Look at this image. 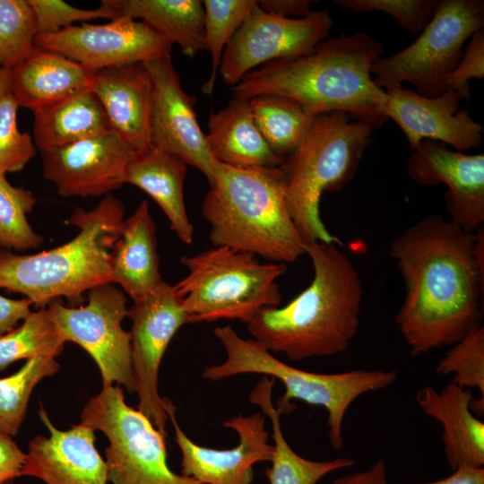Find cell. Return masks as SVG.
Masks as SVG:
<instances>
[{
  "label": "cell",
  "instance_id": "6da1fadb",
  "mask_svg": "<svg viewBox=\"0 0 484 484\" xmlns=\"http://www.w3.org/2000/svg\"><path fill=\"white\" fill-rule=\"evenodd\" d=\"M475 232L432 214L396 237L389 252L405 297L395 323L413 357L452 346L481 325L484 268Z\"/></svg>",
  "mask_w": 484,
  "mask_h": 484
},
{
  "label": "cell",
  "instance_id": "7a4b0ae2",
  "mask_svg": "<svg viewBox=\"0 0 484 484\" xmlns=\"http://www.w3.org/2000/svg\"><path fill=\"white\" fill-rule=\"evenodd\" d=\"M382 43L365 32L327 38L307 55L272 61L246 73L233 96L271 94L290 98L314 116L345 112L374 128L387 120L386 91L376 85L371 68Z\"/></svg>",
  "mask_w": 484,
  "mask_h": 484
},
{
  "label": "cell",
  "instance_id": "3957f363",
  "mask_svg": "<svg viewBox=\"0 0 484 484\" xmlns=\"http://www.w3.org/2000/svg\"><path fill=\"white\" fill-rule=\"evenodd\" d=\"M337 244L307 246L314 276L309 286L284 307L263 308L247 331L269 351L291 361L345 351L355 337L362 304V282L352 261Z\"/></svg>",
  "mask_w": 484,
  "mask_h": 484
},
{
  "label": "cell",
  "instance_id": "277c9868",
  "mask_svg": "<svg viewBox=\"0 0 484 484\" xmlns=\"http://www.w3.org/2000/svg\"><path fill=\"white\" fill-rule=\"evenodd\" d=\"M214 246L292 264L307 254L286 202L281 167L235 168L218 163L215 183L202 203Z\"/></svg>",
  "mask_w": 484,
  "mask_h": 484
},
{
  "label": "cell",
  "instance_id": "5b68a950",
  "mask_svg": "<svg viewBox=\"0 0 484 484\" xmlns=\"http://www.w3.org/2000/svg\"><path fill=\"white\" fill-rule=\"evenodd\" d=\"M125 206L109 194L92 210L74 208L70 241L32 255L0 251V289L20 293L42 307L65 297L77 303L85 291L110 282V252L120 236Z\"/></svg>",
  "mask_w": 484,
  "mask_h": 484
},
{
  "label": "cell",
  "instance_id": "8992f818",
  "mask_svg": "<svg viewBox=\"0 0 484 484\" xmlns=\"http://www.w3.org/2000/svg\"><path fill=\"white\" fill-rule=\"evenodd\" d=\"M374 129L345 112L318 115L281 166L288 210L307 246L315 242L342 246L321 219L320 199L324 192L339 191L352 180Z\"/></svg>",
  "mask_w": 484,
  "mask_h": 484
},
{
  "label": "cell",
  "instance_id": "52a82bcc",
  "mask_svg": "<svg viewBox=\"0 0 484 484\" xmlns=\"http://www.w3.org/2000/svg\"><path fill=\"white\" fill-rule=\"evenodd\" d=\"M213 333L223 345L226 359L220 364L205 367L202 373L204 379L218 381L242 374H263L280 380L285 388L277 402L281 414L292 411L293 400L324 408L330 445L337 451L343 446V420L350 405L367 393L388 387L397 378L395 370L310 372L282 362L254 339L241 338L229 324L215 327Z\"/></svg>",
  "mask_w": 484,
  "mask_h": 484
},
{
  "label": "cell",
  "instance_id": "ba28073f",
  "mask_svg": "<svg viewBox=\"0 0 484 484\" xmlns=\"http://www.w3.org/2000/svg\"><path fill=\"white\" fill-rule=\"evenodd\" d=\"M188 273L175 288L187 323L237 319L247 324L266 307H278L277 280L287 271L278 263L262 264L255 255L214 246L181 258Z\"/></svg>",
  "mask_w": 484,
  "mask_h": 484
},
{
  "label": "cell",
  "instance_id": "9c48e42d",
  "mask_svg": "<svg viewBox=\"0 0 484 484\" xmlns=\"http://www.w3.org/2000/svg\"><path fill=\"white\" fill-rule=\"evenodd\" d=\"M483 25L482 0H438L430 22L412 44L374 62V82L385 91L408 82L422 96L442 94L464 43Z\"/></svg>",
  "mask_w": 484,
  "mask_h": 484
},
{
  "label": "cell",
  "instance_id": "30bf717a",
  "mask_svg": "<svg viewBox=\"0 0 484 484\" xmlns=\"http://www.w3.org/2000/svg\"><path fill=\"white\" fill-rule=\"evenodd\" d=\"M81 422L107 437L105 461L112 484H201L170 470L166 436L125 402L121 386L102 385L84 405Z\"/></svg>",
  "mask_w": 484,
  "mask_h": 484
},
{
  "label": "cell",
  "instance_id": "8fae6325",
  "mask_svg": "<svg viewBox=\"0 0 484 484\" xmlns=\"http://www.w3.org/2000/svg\"><path fill=\"white\" fill-rule=\"evenodd\" d=\"M126 303L125 293L109 282L91 289L84 306L65 307L56 299L47 310L63 341L78 344L95 361L102 385H117L133 393L131 336L122 327Z\"/></svg>",
  "mask_w": 484,
  "mask_h": 484
},
{
  "label": "cell",
  "instance_id": "7c38bea8",
  "mask_svg": "<svg viewBox=\"0 0 484 484\" xmlns=\"http://www.w3.org/2000/svg\"><path fill=\"white\" fill-rule=\"evenodd\" d=\"M332 27L326 10L282 18L265 13L257 2L224 49L219 73L233 87L257 66L309 54L328 38Z\"/></svg>",
  "mask_w": 484,
  "mask_h": 484
},
{
  "label": "cell",
  "instance_id": "4fadbf2b",
  "mask_svg": "<svg viewBox=\"0 0 484 484\" xmlns=\"http://www.w3.org/2000/svg\"><path fill=\"white\" fill-rule=\"evenodd\" d=\"M127 316L132 326L131 364L137 410L167 436L165 399L158 390L160 366L170 341L187 324L175 285L163 281L154 292L134 302Z\"/></svg>",
  "mask_w": 484,
  "mask_h": 484
},
{
  "label": "cell",
  "instance_id": "5bb4252c",
  "mask_svg": "<svg viewBox=\"0 0 484 484\" xmlns=\"http://www.w3.org/2000/svg\"><path fill=\"white\" fill-rule=\"evenodd\" d=\"M34 46L95 72L170 56L173 44L144 22L120 16L107 23L83 22L54 33L38 34Z\"/></svg>",
  "mask_w": 484,
  "mask_h": 484
},
{
  "label": "cell",
  "instance_id": "9a60e30c",
  "mask_svg": "<svg viewBox=\"0 0 484 484\" xmlns=\"http://www.w3.org/2000/svg\"><path fill=\"white\" fill-rule=\"evenodd\" d=\"M152 82L151 145L200 170L210 186L218 161L213 158L194 110V99L182 88L170 56L144 63Z\"/></svg>",
  "mask_w": 484,
  "mask_h": 484
},
{
  "label": "cell",
  "instance_id": "2e32d148",
  "mask_svg": "<svg viewBox=\"0 0 484 484\" xmlns=\"http://www.w3.org/2000/svg\"><path fill=\"white\" fill-rule=\"evenodd\" d=\"M165 411L175 432V441L181 453V474L201 484H252L253 466L259 462H271L273 445L268 442L265 417L260 412L248 416H234L223 426L236 431L237 446L215 449L197 445L179 427L176 407L165 399Z\"/></svg>",
  "mask_w": 484,
  "mask_h": 484
},
{
  "label": "cell",
  "instance_id": "e0dca14e",
  "mask_svg": "<svg viewBox=\"0 0 484 484\" xmlns=\"http://www.w3.org/2000/svg\"><path fill=\"white\" fill-rule=\"evenodd\" d=\"M41 152L43 175L64 197H99L125 184L134 154L113 130Z\"/></svg>",
  "mask_w": 484,
  "mask_h": 484
},
{
  "label": "cell",
  "instance_id": "ac0fdd59",
  "mask_svg": "<svg viewBox=\"0 0 484 484\" xmlns=\"http://www.w3.org/2000/svg\"><path fill=\"white\" fill-rule=\"evenodd\" d=\"M407 171L418 185L447 186L445 197L451 222L469 232L483 225V153L468 155L442 143L423 140L413 150Z\"/></svg>",
  "mask_w": 484,
  "mask_h": 484
},
{
  "label": "cell",
  "instance_id": "d6986e66",
  "mask_svg": "<svg viewBox=\"0 0 484 484\" xmlns=\"http://www.w3.org/2000/svg\"><path fill=\"white\" fill-rule=\"evenodd\" d=\"M462 98L453 89L425 97L402 86L386 91L384 114L404 133L412 150L423 140L448 144L458 151L479 147L484 128L460 108Z\"/></svg>",
  "mask_w": 484,
  "mask_h": 484
},
{
  "label": "cell",
  "instance_id": "ffe728a7",
  "mask_svg": "<svg viewBox=\"0 0 484 484\" xmlns=\"http://www.w3.org/2000/svg\"><path fill=\"white\" fill-rule=\"evenodd\" d=\"M39 417L48 436H36L28 445L22 476L45 484H108V468L95 446V430L80 422L61 430L42 405Z\"/></svg>",
  "mask_w": 484,
  "mask_h": 484
},
{
  "label": "cell",
  "instance_id": "44dd1931",
  "mask_svg": "<svg viewBox=\"0 0 484 484\" xmlns=\"http://www.w3.org/2000/svg\"><path fill=\"white\" fill-rule=\"evenodd\" d=\"M91 91L101 103L111 129L134 151L151 145L152 82L144 63L100 69Z\"/></svg>",
  "mask_w": 484,
  "mask_h": 484
},
{
  "label": "cell",
  "instance_id": "7402d4cb",
  "mask_svg": "<svg viewBox=\"0 0 484 484\" xmlns=\"http://www.w3.org/2000/svg\"><path fill=\"white\" fill-rule=\"evenodd\" d=\"M473 399L471 389L452 381L441 391L428 385L416 394L423 413L442 425L444 452L453 471L484 465V423L471 410Z\"/></svg>",
  "mask_w": 484,
  "mask_h": 484
},
{
  "label": "cell",
  "instance_id": "603a6c76",
  "mask_svg": "<svg viewBox=\"0 0 484 484\" xmlns=\"http://www.w3.org/2000/svg\"><path fill=\"white\" fill-rule=\"evenodd\" d=\"M92 85V72L37 47L10 69V90L18 106L33 112L91 90Z\"/></svg>",
  "mask_w": 484,
  "mask_h": 484
},
{
  "label": "cell",
  "instance_id": "cb8c5ba5",
  "mask_svg": "<svg viewBox=\"0 0 484 484\" xmlns=\"http://www.w3.org/2000/svg\"><path fill=\"white\" fill-rule=\"evenodd\" d=\"M157 252L156 226L149 204L143 200L124 220L110 252V283L118 284L134 300L143 299L163 282Z\"/></svg>",
  "mask_w": 484,
  "mask_h": 484
},
{
  "label": "cell",
  "instance_id": "d4e9b609",
  "mask_svg": "<svg viewBox=\"0 0 484 484\" xmlns=\"http://www.w3.org/2000/svg\"><path fill=\"white\" fill-rule=\"evenodd\" d=\"M206 139L213 158L228 166L280 167L285 160L263 137L246 98L233 96L225 108L211 114Z\"/></svg>",
  "mask_w": 484,
  "mask_h": 484
},
{
  "label": "cell",
  "instance_id": "484cf974",
  "mask_svg": "<svg viewBox=\"0 0 484 484\" xmlns=\"http://www.w3.org/2000/svg\"><path fill=\"white\" fill-rule=\"evenodd\" d=\"M186 164L152 145L137 151L127 164L125 184L147 193L162 209L170 229L185 244L194 240V227L187 216L183 187Z\"/></svg>",
  "mask_w": 484,
  "mask_h": 484
},
{
  "label": "cell",
  "instance_id": "4316f807",
  "mask_svg": "<svg viewBox=\"0 0 484 484\" xmlns=\"http://www.w3.org/2000/svg\"><path fill=\"white\" fill-rule=\"evenodd\" d=\"M33 115L32 138L40 151L112 130L101 103L91 90L37 110Z\"/></svg>",
  "mask_w": 484,
  "mask_h": 484
},
{
  "label": "cell",
  "instance_id": "83f0119b",
  "mask_svg": "<svg viewBox=\"0 0 484 484\" xmlns=\"http://www.w3.org/2000/svg\"><path fill=\"white\" fill-rule=\"evenodd\" d=\"M118 17L142 22L193 58L205 50L204 8L200 0H110Z\"/></svg>",
  "mask_w": 484,
  "mask_h": 484
},
{
  "label": "cell",
  "instance_id": "f1b7e54d",
  "mask_svg": "<svg viewBox=\"0 0 484 484\" xmlns=\"http://www.w3.org/2000/svg\"><path fill=\"white\" fill-rule=\"evenodd\" d=\"M274 383L275 379L264 376L248 396L249 402L258 405L272 423L274 453L271 467L264 471L270 484H316L330 472L353 466L355 461L344 457L330 461L308 460L290 447L281 430V412L272 403Z\"/></svg>",
  "mask_w": 484,
  "mask_h": 484
},
{
  "label": "cell",
  "instance_id": "f546056e",
  "mask_svg": "<svg viewBox=\"0 0 484 484\" xmlns=\"http://www.w3.org/2000/svg\"><path fill=\"white\" fill-rule=\"evenodd\" d=\"M249 103L263 137L284 160L299 145L316 117L297 101L280 95L255 96Z\"/></svg>",
  "mask_w": 484,
  "mask_h": 484
},
{
  "label": "cell",
  "instance_id": "4dcf8cb0",
  "mask_svg": "<svg viewBox=\"0 0 484 484\" xmlns=\"http://www.w3.org/2000/svg\"><path fill=\"white\" fill-rule=\"evenodd\" d=\"M59 369L56 358L37 356L27 359L13 374L0 378V432L12 437L19 433L32 391Z\"/></svg>",
  "mask_w": 484,
  "mask_h": 484
},
{
  "label": "cell",
  "instance_id": "1f68e13d",
  "mask_svg": "<svg viewBox=\"0 0 484 484\" xmlns=\"http://www.w3.org/2000/svg\"><path fill=\"white\" fill-rule=\"evenodd\" d=\"M65 343L46 307L31 312L20 326L0 336V372L20 359L56 358Z\"/></svg>",
  "mask_w": 484,
  "mask_h": 484
},
{
  "label": "cell",
  "instance_id": "d6a6232c",
  "mask_svg": "<svg viewBox=\"0 0 484 484\" xmlns=\"http://www.w3.org/2000/svg\"><path fill=\"white\" fill-rule=\"evenodd\" d=\"M255 0H203L204 42L210 52L212 71L203 85L204 94L212 95L224 49L249 15Z\"/></svg>",
  "mask_w": 484,
  "mask_h": 484
},
{
  "label": "cell",
  "instance_id": "836d02e7",
  "mask_svg": "<svg viewBox=\"0 0 484 484\" xmlns=\"http://www.w3.org/2000/svg\"><path fill=\"white\" fill-rule=\"evenodd\" d=\"M36 203L31 192L13 186L0 172V246L23 251L42 245L43 238L33 230L27 219Z\"/></svg>",
  "mask_w": 484,
  "mask_h": 484
},
{
  "label": "cell",
  "instance_id": "e575fe53",
  "mask_svg": "<svg viewBox=\"0 0 484 484\" xmlns=\"http://www.w3.org/2000/svg\"><path fill=\"white\" fill-rule=\"evenodd\" d=\"M35 15L28 0H0V65L11 69L33 49Z\"/></svg>",
  "mask_w": 484,
  "mask_h": 484
},
{
  "label": "cell",
  "instance_id": "d590c367",
  "mask_svg": "<svg viewBox=\"0 0 484 484\" xmlns=\"http://www.w3.org/2000/svg\"><path fill=\"white\" fill-rule=\"evenodd\" d=\"M436 372L453 375L452 382L478 389L484 398V327L480 325L451 346L438 362Z\"/></svg>",
  "mask_w": 484,
  "mask_h": 484
},
{
  "label": "cell",
  "instance_id": "8d00e7d4",
  "mask_svg": "<svg viewBox=\"0 0 484 484\" xmlns=\"http://www.w3.org/2000/svg\"><path fill=\"white\" fill-rule=\"evenodd\" d=\"M18 108L10 89L0 96V172L4 174L22 170L37 152L32 135L18 128Z\"/></svg>",
  "mask_w": 484,
  "mask_h": 484
},
{
  "label": "cell",
  "instance_id": "74e56055",
  "mask_svg": "<svg viewBox=\"0 0 484 484\" xmlns=\"http://www.w3.org/2000/svg\"><path fill=\"white\" fill-rule=\"evenodd\" d=\"M33 10L38 34H49L71 27L76 22L94 19L114 20L118 14L110 0L101 1L95 9H80L62 0H28Z\"/></svg>",
  "mask_w": 484,
  "mask_h": 484
},
{
  "label": "cell",
  "instance_id": "f35d334b",
  "mask_svg": "<svg viewBox=\"0 0 484 484\" xmlns=\"http://www.w3.org/2000/svg\"><path fill=\"white\" fill-rule=\"evenodd\" d=\"M336 4L356 13L383 12L413 33L421 32L430 22L438 0H336Z\"/></svg>",
  "mask_w": 484,
  "mask_h": 484
},
{
  "label": "cell",
  "instance_id": "ab89813d",
  "mask_svg": "<svg viewBox=\"0 0 484 484\" xmlns=\"http://www.w3.org/2000/svg\"><path fill=\"white\" fill-rule=\"evenodd\" d=\"M484 78V30H477L471 37L455 69L445 81V88L454 90L462 99L470 97L469 80Z\"/></svg>",
  "mask_w": 484,
  "mask_h": 484
},
{
  "label": "cell",
  "instance_id": "60d3db41",
  "mask_svg": "<svg viewBox=\"0 0 484 484\" xmlns=\"http://www.w3.org/2000/svg\"><path fill=\"white\" fill-rule=\"evenodd\" d=\"M25 461L26 453L12 436L0 432V484L22 476Z\"/></svg>",
  "mask_w": 484,
  "mask_h": 484
},
{
  "label": "cell",
  "instance_id": "b9f144b4",
  "mask_svg": "<svg viewBox=\"0 0 484 484\" xmlns=\"http://www.w3.org/2000/svg\"><path fill=\"white\" fill-rule=\"evenodd\" d=\"M31 305L27 298L12 299L0 295V336L25 319L31 313Z\"/></svg>",
  "mask_w": 484,
  "mask_h": 484
},
{
  "label": "cell",
  "instance_id": "7bdbcfd3",
  "mask_svg": "<svg viewBox=\"0 0 484 484\" xmlns=\"http://www.w3.org/2000/svg\"><path fill=\"white\" fill-rule=\"evenodd\" d=\"M309 0H262L259 7L265 13L282 18H302L310 12Z\"/></svg>",
  "mask_w": 484,
  "mask_h": 484
},
{
  "label": "cell",
  "instance_id": "ee69618b",
  "mask_svg": "<svg viewBox=\"0 0 484 484\" xmlns=\"http://www.w3.org/2000/svg\"><path fill=\"white\" fill-rule=\"evenodd\" d=\"M332 484H387L385 462L379 459L369 469L341 476Z\"/></svg>",
  "mask_w": 484,
  "mask_h": 484
},
{
  "label": "cell",
  "instance_id": "f6af8a7d",
  "mask_svg": "<svg viewBox=\"0 0 484 484\" xmlns=\"http://www.w3.org/2000/svg\"><path fill=\"white\" fill-rule=\"evenodd\" d=\"M10 89V69L0 65V96Z\"/></svg>",
  "mask_w": 484,
  "mask_h": 484
},
{
  "label": "cell",
  "instance_id": "bcb514c9",
  "mask_svg": "<svg viewBox=\"0 0 484 484\" xmlns=\"http://www.w3.org/2000/svg\"><path fill=\"white\" fill-rule=\"evenodd\" d=\"M422 484H443V482H442L441 480H436V481L428 482V483H422Z\"/></svg>",
  "mask_w": 484,
  "mask_h": 484
},
{
  "label": "cell",
  "instance_id": "7dc6e473",
  "mask_svg": "<svg viewBox=\"0 0 484 484\" xmlns=\"http://www.w3.org/2000/svg\"><path fill=\"white\" fill-rule=\"evenodd\" d=\"M3 484H13V481H8V482L3 483Z\"/></svg>",
  "mask_w": 484,
  "mask_h": 484
}]
</instances>
